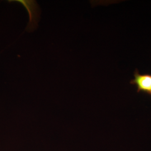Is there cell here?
Segmentation results:
<instances>
[{"instance_id":"cell-1","label":"cell","mask_w":151,"mask_h":151,"mask_svg":"<svg viewBox=\"0 0 151 151\" xmlns=\"http://www.w3.org/2000/svg\"><path fill=\"white\" fill-rule=\"evenodd\" d=\"M9 2H16L22 4L27 9L29 17V21L27 27L25 29V31L27 32H32L38 27V22L40 19V15L41 11L36 1L33 0H16V1H10Z\"/></svg>"},{"instance_id":"cell-2","label":"cell","mask_w":151,"mask_h":151,"mask_svg":"<svg viewBox=\"0 0 151 151\" xmlns=\"http://www.w3.org/2000/svg\"><path fill=\"white\" fill-rule=\"evenodd\" d=\"M130 83L134 85L137 88V91L142 92L151 95V75L140 74L136 70L134 78L130 81Z\"/></svg>"}]
</instances>
